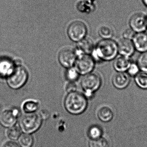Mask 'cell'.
<instances>
[{"instance_id":"32","label":"cell","mask_w":147,"mask_h":147,"mask_svg":"<svg viewBox=\"0 0 147 147\" xmlns=\"http://www.w3.org/2000/svg\"><path fill=\"white\" fill-rule=\"evenodd\" d=\"M143 4H144V5L146 6L147 7V0H142Z\"/></svg>"},{"instance_id":"1","label":"cell","mask_w":147,"mask_h":147,"mask_svg":"<svg viewBox=\"0 0 147 147\" xmlns=\"http://www.w3.org/2000/svg\"><path fill=\"white\" fill-rule=\"evenodd\" d=\"M117 43L111 39H103L94 46L92 56L95 62L108 61L117 57Z\"/></svg>"},{"instance_id":"27","label":"cell","mask_w":147,"mask_h":147,"mask_svg":"<svg viewBox=\"0 0 147 147\" xmlns=\"http://www.w3.org/2000/svg\"><path fill=\"white\" fill-rule=\"evenodd\" d=\"M135 34H136V32L132 30L131 28L126 29L123 32V38H126V39L132 40Z\"/></svg>"},{"instance_id":"17","label":"cell","mask_w":147,"mask_h":147,"mask_svg":"<svg viewBox=\"0 0 147 147\" xmlns=\"http://www.w3.org/2000/svg\"><path fill=\"white\" fill-rule=\"evenodd\" d=\"M20 146L21 147H31L33 143V138L30 134L23 133L18 138Z\"/></svg>"},{"instance_id":"28","label":"cell","mask_w":147,"mask_h":147,"mask_svg":"<svg viewBox=\"0 0 147 147\" xmlns=\"http://www.w3.org/2000/svg\"><path fill=\"white\" fill-rule=\"evenodd\" d=\"M78 72L76 70H69V72L68 74V78L70 80H76L77 79L78 76Z\"/></svg>"},{"instance_id":"31","label":"cell","mask_w":147,"mask_h":147,"mask_svg":"<svg viewBox=\"0 0 147 147\" xmlns=\"http://www.w3.org/2000/svg\"><path fill=\"white\" fill-rule=\"evenodd\" d=\"M39 115L41 118L44 119H47L49 117V113L47 110H42Z\"/></svg>"},{"instance_id":"6","label":"cell","mask_w":147,"mask_h":147,"mask_svg":"<svg viewBox=\"0 0 147 147\" xmlns=\"http://www.w3.org/2000/svg\"><path fill=\"white\" fill-rule=\"evenodd\" d=\"M95 63V61L92 55L82 54L76 62V69L81 74H87L93 70Z\"/></svg>"},{"instance_id":"15","label":"cell","mask_w":147,"mask_h":147,"mask_svg":"<svg viewBox=\"0 0 147 147\" xmlns=\"http://www.w3.org/2000/svg\"><path fill=\"white\" fill-rule=\"evenodd\" d=\"M78 48L82 54H92L94 49L93 42L88 38H83L79 42Z\"/></svg>"},{"instance_id":"4","label":"cell","mask_w":147,"mask_h":147,"mask_svg":"<svg viewBox=\"0 0 147 147\" xmlns=\"http://www.w3.org/2000/svg\"><path fill=\"white\" fill-rule=\"evenodd\" d=\"M28 74L26 69L22 66L18 65L14 67L8 75L7 83L13 89H18L22 87L27 81Z\"/></svg>"},{"instance_id":"9","label":"cell","mask_w":147,"mask_h":147,"mask_svg":"<svg viewBox=\"0 0 147 147\" xmlns=\"http://www.w3.org/2000/svg\"><path fill=\"white\" fill-rule=\"evenodd\" d=\"M58 59L60 63L65 67H70L74 65L76 60V55L71 49L66 48L60 52Z\"/></svg>"},{"instance_id":"33","label":"cell","mask_w":147,"mask_h":147,"mask_svg":"<svg viewBox=\"0 0 147 147\" xmlns=\"http://www.w3.org/2000/svg\"><path fill=\"white\" fill-rule=\"evenodd\" d=\"M146 24H147V16H146Z\"/></svg>"},{"instance_id":"14","label":"cell","mask_w":147,"mask_h":147,"mask_svg":"<svg viewBox=\"0 0 147 147\" xmlns=\"http://www.w3.org/2000/svg\"><path fill=\"white\" fill-rule=\"evenodd\" d=\"M113 62V66L114 69L119 72L127 71L132 62L130 57L120 55L117 57Z\"/></svg>"},{"instance_id":"26","label":"cell","mask_w":147,"mask_h":147,"mask_svg":"<svg viewBox=\"0 0 147 147\" xmlns=\"http://www.w3.org/2000/svg\"><path fill=\"white\" fill-rule=\"evenodd\" d=\"M140 70L137 63L131 62L127 71L129 76H135L140 72Z\"/></svg>"},{"instance_id":"21","label":"cell","mask_w":147,"mask_h":147,"mask_svg":"<svg viewBox=\"0 0 147 147\" xmlns=\"http://www.w3.org/2000/svg\"><path fill=\"white\" fill-rule=\"evenodd\" d=\"M112 28L108 26H102L100 27L98 34L103 39H111L113 36Z\"/></svg>"},{"instance_id":"2","label":"cell","mask_w":147,"mask_h":147,"mask_svg":"<svg viewBox=\"0 0 147 147\" xmlns=\"http://www.w3.org/2000/svg\"><path fill=\"white\" fill-rule=\"evenodd\" d=\"M87 105L86 96L79 92L69 93L64 100L66 110L69 113L75 115L83 113L87 108Z\"/></svg>"},{"instance_id":"5","label":"cell","mask_w":147,"mask_h":147,"mask_svg":"<svg viewBox=\"0 0 147 147\" xmlns=\"http://www.w3.org/2000/svg\"><path fill=\"white\" fill-rule=\"evenodd\" d=\"M102 79L99 74L91 73L85 75L82 80L81 85L87 96H91L94 92L98 90L101 86Z\"/></svg>"},{"instance_id":"12","label":"cell","mask_w":147,"mask_h":147,"mask_svg":"<svg viewBox=\"0 0 147 147\" xmlns=\"http://www.w3.org/2000/svg\"><path fill=\"white\" fill-rule=\"evenodd\" d=\"M130 81L129 76L125 72H117L112 78L113 86L118 89H123L126 88L129 85Z\"/></svg>"},{"instance_id":"16","label":"cell","mask_w":147,"mask_h":147,"mask_svg":"<svg viewBox=\"0 0 147 147\" xmlns=\"http://www.w3.org/2000/svg\"><path fill=\"white\" fill-rule=\"evenodd\" d=\"M98 116L100 120L103 122H107L112 119L113 113L110 107L104 106L100 108L98 111Z\"/></svg>"},{"instance_id":"20","label":"cell","mask_w":147,"mask_h":147,"mask_svg":"<svg viewBox=\"0 0 147 147\" xmlns=\"http://www.w3.org/2000/svg\"><path fill=\"white\" fill-rule=\"evenodd\" d=\"M39 107V103L33 100H29L25 102L23 106L24 111L26 113H32L36 112Z\"/></svg>"},{"instance_id":"23","label":"cell","mask_w":147,"mask_h":147,"mask_svg":"<svg viewBox=\"0 0 147 147\" xmlns=\"http://www.w3.org/2000/svg\"><path fill=\"white\" fill-rule=\"evenodd\" d=\"M89 147H109V144L107 140L102 137L91 139L89 142Z\"/></svg>"},{"instance_id":"8","label":"cell","mask_w":147,"mask_h":147,"mask_svg":"<svg viewBox=\"0 0 147 147\" xmlns=\"http://www.w3.org/2000/svg\"><path fill=\"white\" fill-rule=\"evenodd\" d=\"M130 27L136 33L145 31L147 28L146 16L142 13L134 14L129 20Z\"/></svg>"},{"instance_id":"19","label":"cell","mask_w":147,"mask_h":147,"mask_svg":"<svg viewBox=\"0 0 147 147\" xmlns=\"http://www.w3.org/2000/svg\"><path fill=\"white\" fill-rule=\"evenodd\" d=\"M14 67L11 62L8 60H3L0 62V73L4 75H9Z\"/></svg>"},{"instance_id":"10","label":"cell","mask_w":147,"mask_h":147,"mask_svg":"<svg viewBox=\"0 0 147 147\" xmlns=\"http://www.w3.org/2000/svg\"><path fill=\"white\" fill-rule=\"evenodd\" d=\"M117 43L118 53L121 55L130 57L134 54L136 49L132 40L123 38Z\"/></svg>"},{"instance_id":"13","label":"cell","mask_w":147,"mask_h":147,"mask_svg":"<svg viewBox=\"0 0 147 147\" xmlns=\"http://www.w3.org/2000/svg\"><path fill=\"white\" fill-rule=\"evenodd\" d=\"M18 118L12 110H6L0 114V123L4 127L10 128L15 125Z\"/></svg>"},{"instance_id":"29","label":"cell","mask_w":147,"mask_h":147,"mask_svg":"<svg viewBox=\"0 0 147 147\" xmlns=\"http://www.w3.org/2000/svg\"><path fill=\"white\" fill-rule=\"evenodd\" d=\"M76 89V85L73 82H70V83H68L66 87V90L69 93L75 92Z\"/></svg>"},{"instance_id":"18","label":"cell","mask_w":147,"mask_h":147,"mask_svg":"<svg viewBox=\"0 0 147 147\" xmlns=\"http://www.w3.org/2000/svg\"><path fill=\"white\" fill-rule=\"evenodd\" d=\"M135 80L138 86L147 89V72L141 71L135 76Z\"/></svg>"},{"instance_id":"7","label":"cell","mask_w":147,"mask_h":147,"mask_svg":"<svg viewBox=\"0 0 147 147\" xmlns=\"http://www.w3.org/2000/svg\"><path fill=\"white\" fill-rule=\"evenodd\" d=\"M87 29L86 24L80 21H76L70 24L67 33L70 39L75 42H80L86 35Z\"/></svg>"},{"instance_id":"11","label":"cell","mask_w":147,"mask_h":147,"mask_svg":"<svg viewBox=\"0 0 147 147\" xmlns=\"http://www.w3.org/2000/svg\"><path fill=\"white\" fill-rule=\"evenodd\" d=\"M135 49L141 53L147 51V32L136 33L132 39Z\"/></svg>"},{"instance_id":"3","label":"cell","mask_w":147,"mask_h":147,"mask_svg":"<svg viewBox=\"0 0 147 147\" xmlns=\"http://www.w3.org/2000/svg\"><path fill=\"white\" fill-rule=\"evenodd\" d=\"M40 115L32 113L23 115L20 120V127L24 133L31 134L36 131L42 124Z\"/></svg>"},{"instance_id":"24","label":"cell","mask_w":147,"mask_h":147,"mask_svg":"<svg viewBox=\"0 0 147 147\" xmlns=\"http://www.w3.org/2000/svg\"><path fill=\"white\" fill-rule=\"evenodd\" d=\"M137 64L141 71L147 72V51L142 53L139 56Z\"/></svg>"},{"instance_id":"25","label":"cell","mask_w":147,"mask_h":147,"mask_svg":"<svg viewBox=\"0 0 147 147\" xmlns=\"http://www.w3.org/2000/svg\"><path fill=\"white\" fill-rule=\"evenodd\" d=\"M102 131L101 128L97 125L90 127L88 131V135L91 139H95L101 137Z\"/></svg>"},{"instance_id":"30","label":"cell","mask_w":147,"mask_h":147,"mask_svg":"<svg viewBox=\"0 0 147 147\" xmlns=\"http://www.w3.org/2000/svg\"><path fill=\"white\" fill-rule=\"evenodd\" d=\"M2 147H20V146L16 142L11 141L5 143Z\"/></svg>"},{"instance_id":"22","label":"cell","mask_w":147,"mask_h":147,"mask_svg":"<svg viewBox=\"0 0 147 147\" xmlns=\"http://www.w3.org/2000/svg\"><path fill=\"white\" fill-rule=\"evenodd\" d=\"M21 134V129L20 127L15 125L10 127L7 131V137L12 140L18 139Z\"/></svg>"}]
</instances>
